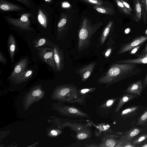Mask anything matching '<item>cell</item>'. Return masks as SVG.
Returning <instances> with one entry per match:
<instances>
[{
  "label": "cell",
  "mask_w": 147,
  "mask_h": 147,
  "mask_svg": "<svg viewBox=\"0 0 147 147\" xmlns=\"http://www.w3.org/2000/svg\"><path fill=\"white\" fill-rule=\"evenodd\" d=\"M139 108V107H132L126 109L122 112L121 115L122 116L128 115L131 114L136 111Z\"/></svg>",
  "instance_id": "484cf974"
},
{
  "label": "cell",
  "mask_w": 147,
  "mask_h": 147,
  "mask_svg": "<svg viewBox=\"0 0 147 147\" xmlns=\"http://www.w3.org/2000/svg\"><path fill=\"white\" fill-rule=\"evenodd\" d=\"M67 22L66 19L63 18L59 23L58 24V27L61 28Z\"/></svg>",
  "instance_id": "836d02e7"
},
{
  "label": "cell",
  "mask_w": 147,
  "mask_h": 147,
  "mask_svg": "<svg viewBox=\"0 0 147 147\" xmlns=\"http://www.w3.org/2000/svg\"><path fill=\"white\" fill-rule=\"evenodd\" d=\"M142 72L136 63L115 64L112 65L108 71L102 74L97 82L109 85Z\"/></svg>",
  "instance_id": "6da1fadb"
},
{
  "label": "cell",
  "mask_w": 147,
  "mask_h": 147,
  "mask_svg": "<svg viewBox=\"0 0 147 147\" xmlns=\"http://www.w3.org/2000/svg\"><path fill=\"white\" fill-rule=\"evenodd\" d=\"M115 146L122 147H134L136 146L132 144L131 142L126 141L123 139L119 142Z\"/></svg>",
  "instance_id": "cb8c5ba5"
},
{
  "label": "cell",
  "mask_w": 147,
  "mask_h": 147,
  "mask_svg": "<svg viewBox=\"0 0 147 147\" xmlns=\"http://www.w3.org/2000/svg\"><path fill=\"white\" fill-rule=\"evenodd\" d=\"M48 0H45V1H48Z\"/></svg>",
  "instance_id": "f907efd6"
},
{
  "label": "cell",
  "mask_w": 147,
  "mask_h": 147,
  "mask_svg": "<svg viewBox=\"0 0 147 147\" xmlns=\"http://www.w3.org/2000/svg\"><path fill=\"white\" fill-rule=\"evenodd\" d=\"M135 97V96L131 94H127L123 96L119 101L116 109V111H118L124 104L134 98Z\"/></svg>",
  "instance_id": "ffe728a7"
},
{
  "label": "cell",
  "mask_w": 147,
  "mask_h": 147,
  "mask_svg": "<svg viewBox=\"0 0 147 147\" xmlns=\"http://www.w3.org/2000/svg\"><path fill=\"white\" fill-rule=\"evenodd\" d=\"M38 21L41 24L44 28H46L47 26V22L46 18L42 13L40 11L38 16Z\"/></svg>",
  "instance_id": "d4e9b609"
},
{
  "label": "cell",
  "mask_w": 147,
  "mask_h": 147,
  "mask_svg": "<svg viewBox=\"0 0 147 147\" xmlns=\"http://www.w3.org/2000/svg\"><path fill=\"white\" fill-rule=\"evenodd\" d=\"M16 46V42L12 34H11L8 38V46L10 57L12 62L13 61Z\"/></svg>",
  "instance_id": "9a60e30c"
},
{
  "label": "cell",
  "mask_w": 147,
  "mask_h": 147,
  "mask_svg": "<svg viewBox=\"0 0 147 147\" xmlns=\"http://www.w3.org/2000/svg\"><path fill=\"white\" fill-rule=\"evenodd\" d=\"M143 88L142 82L139 80L133 83L127 88L126 92H127L140 95Z\"/></svg>",
  "instance_id": "8fae6325"
},
{
  "label": "cell",
  "mask_w": 147,
  "mask_h": 147,
  "mask_svg": "<svg viewBox=\"0 0 147 147\" xmlns=\"http://www.w3.org/2000/svg\"><path fill=\"white\" fill-rule=\"evenodd\" d=\"M28 63V59L24 58L22 59L16 65L14 69L9 77V79L13 81L20 74L26 70Z\"/></svg>",
  "instance_id": "8992f818"
},
{
  "label": "cell",
  "mask_w": 147,
  "mask_h": 147,
  "mask_svg": "<svg viewBox=\"0 0 147 147\" xmlns=\"http://www.w3.org/2000/svg\"><path fill=\"white\" fill-rule=\"evenodd\" d=\"M53 55L56 70L60 71L63 69L64 65L63 55L60 49L55 46L53 49Z\"/></svg>",
  "instance_id": "ba28073f"
},
{
  "label": "cell",
  "mask_w": 147,
  "mask_h": 147,
  "mask_svg": "<svg viewBox=\"0 0 147 147\" xmlns=\"http://www.w3.org/2000/svg\"><path fill=\"white\" fill-rule=\"evenodd\" d=\"M41 90L39 89H36L34 90L32 92V95L34 96H39L41 94Z\"/></svg>",
  "instance_id": "d6a6232c"
},
{
  "label": "cell",
  "mask_w": 147,
  "mask_h": 147,
  "mask_svg": "<svg viewBox=\"0 0 147 147\" xmlns=\"http://www.w3.org/2000/svg\"><path fill=\"white\" fill-rule=\"evenodd\" d=\"M115 140L113 139H110L107 140L105 144L106 146L108 147H113L115 146L116 144L118 143Z\"/></svg>",
  "instance_id": "f1b7e54d"
},
{
  "label": "cell",
  "mask_w": 147,
  "mask_h": 147,
  "mask_svg": "<svg viewBox=\"0 0 147 147\" xmlns=\"http://www.w3.org/2000/svg\"><path fill=\"white\" fill-rule=\"evenodd\" d=\"M62 110L66 115L72 117H88L89 116L77 108L70 107H65Z\"/></svg>",
  "instance_id": "9c48e42d"
},
{
  "label": "cell",
  "mask_w": 147,
  "mask_h": 147,
  "mask_svg": "<svg viewBox=\"0 0 147 147\" xmlns=\"http://www.w3.org/2000/svg\"><path fill=\"white\" fill-rule=\"evenodd\" d=\"M147 40V36H142L135 38L133 40L123 45L119 49L117 54H120L131 50Z\"/></svg>",
  "instance_id": "5b68a950"
},
{
  "label": "cell",
  "mask_w": 147,
  "mask_h": 147,
  "mask_svg": "<svg viewBox=\"0 0 147 147\" xmlns=\"http://www.w3.org/2000/svg\"><path fill=\"white\" fill-rule=\"evenodd\" d=\"M46 40L45 38H41L39 40L34 47H37L43 45L46 42Z\"/></svg>",
  "instance_id": "4dcf8cb0"
},
{
  "label": "cell",
  "mask_w": 147,
  "mask_h": 147,
  "mask_svg": "<svg viewBox=\"0 0 147 147\" xmlns=\"http://www.w3.org/2000/svg\"><path fill=\"white\" fill-rule=\"evenodd\" d=\"M114 0L119 9L122 13L127 16L133 15V14L129 11L120 0Z\"/></svg>",
  "instance_id": "7402d4cb"
},
{
  "label": "cell",
  "mask_w": 147,
  "mask_h": 147,
  "mask_svg": "<svg viewBox=\"0 0 147 147\" xmlns=\"http://www.w3.org/2000/svg\"><path fill=\"white\" fill-rule=\"evenodd\" d=\"M95 88H92L90 89H85L81 90L80 91V92L82 94H85L89 92H91V91H93L94 89Z\"/></svg>",
  "instance_id": "e575fe53"
},
{
  "label": "cell",
  "mask_w": 147,
  "mask_h": 147,
  "mask_svg": "<svg viewBox=\"0 0 147 147\" xmlns=\"http://www.w3.org/2000/svg\"><path fill=\"white\" fill-rule=\"evenodd\" d=\"M124 5L125 6L127 9L129 11L132 13V9L129 4L126 1L123 0H120Z\"/></svg>",
  "instance_id": "1f68e13d"
},
{
  "label": "cell",
  "mask_w": 147,
  "mask_h": 147,
  "mask_svg": "<svg viewBox=\"0 0 147 147\" xmlns=\"http://www.w3.org/2000/svg\"><path fill=\"white\" fill-rule=\"evenodd\" d=\"M0 8L5 11H11L20 10L22 8L14 4L8 3L3 0L0 1Z\"/></svg>",
  "instance_id": "5bb4252c"
},
{
  "label": "cell",
  "mask_w": 147,
  "mask_h": 147,
  "mask_svg": "<svg viewBox=\"0 0 147 147\" xmlns=\"http://www.w3.org/2000/svg\"><path fill=\"white\" fill-rule=\"evenodd\" d=\"M19 1H20L26 5L27 6H29V2L28 0H16Z\"/></svg>",
  "instance_id": "74e56055"
},
{
  "label": "cell",
  "mask_w": 147,
  "mask_h": 147,
  "mask_svg": "<svg viewBox=\"0 0 147 147\" xmlns=\"http://www.w3.org/2000/svg\"><path fill=\"white\" fill-rule=\"evenodd\" d=\"M96 64L95 62L91 63L77 70V73L79 74L80 76L82 81H85L90 77L96 66Z\"/></svg>",
  "instance_id": "52a82bcc"
},
{
  "label": "cell",
  "mask_w": 147,
  "mask_h": 147,
  "mask_svg": "<svg viewBox=\"0 0 147 147\" xmlns=\"http://www.w3.org/2000/svg\"><path fill=\"white\" fill-rule=\"evenodd\" d=\"M140 47V46L139 45L131 50V51L130 52V54H133L135 53L138 50Z\"/></svg>",
  "instance_id": "8d00e7d4"
},
{
  "label": "cell",
  "mask_w": 147,
  "mask_h": 147,
  "mask_svg": "<svg viewBox=\"0 0 147 147\" xmlns=\"http://www.w3.org/2000/svg\"><path fill=\"white\" fill-rule=\"evenodd\" d=\"M133 1L134 13L133 14L132 19L134 21L139 22L142 19L141 0Z\"/></svg>",
  "instance_id": "30bf717a"
},
{
  "label": "cell",
  "mask_w": 147,
  "mask_h": 147,
  "mask_svg": "<svg viewBox=\"0 0 147 147\" xmlns=\"http://www.w3.org/2000/svg\"><path fill=\"white\" fill-rule=\"evenodd\" d=\"M37 49L38 54L41 59L54 70H56V67L53 57V50L46 47L38 48Z\"/></svg>",
  "instance_id": "277c9868"
},
{
  "label": "cell",
  "mask_w": 147,
  "mask_h": 147,
  "mask_svg": "<svg viewBox=\"0 0 147 147\" xmlns=\"http://www.w3.org/2000/svg\"><path fill=\"white\" fill-rule=\"evenodd\" d=\"M112 51V49L111 48L108 49L105 53V56L106 57H108L111 54Z\"/></svg>",
  "instance_id": "f35d334b"
},
{
  "label": "cell",
  "mask_w": 147,
  "mask_h": 147,
  "mask_svg": "<svg viewBox=\"0 0 147 147\" xmlns=\"http://www.w3.org/2000/svg\"><path fill=\"white\" fill-rule=\"evenodd\" d=\"M142 17L145 25L147 24V0H141Z\"/></svg>",
  "instance_id": "44dd1931"
},
{
  "label": "cell",
  "mask_w": 147,
  "mask_h": 147,
  "mask_svg": "<svg viewBox=\"0 0 147 147\" xmlns=\"http://www.w3.org/2000/svg\"><path fill=\"white\" fill-rule=\"evenodd\" d=\"M0 61L1 62L4 63L6 62V60L1 54V52L0 53Z\"/></svg>",
  "instance_id": "ab89813d"
},
{
  "label": "cell",
  "mask_w": 147,
  "mask_h": 147,
  "mask_svg": "<svg viewBox=\"0 0 147 147\" xmlns=\"http://www.w3.org/2000/svg\"><path fill=\"white\" fill-rule=\"evenodd\" d=\"M99 22L92 25L86 17L82 22L78 34V49L81 51L88 48L90 44L92 36L102 24Z\"/></svg>",
  "instance_id": "7a4b0ae2"
},
{
  "label": "cell",
  "mask_w": 147,
  "mask_h": 147,
  "mask_svg": "<svg viewBox=\"0 0 147 147\" xmlns=\"http://www.w3.org/2000/svg\"><path fill=\"white\" fill-rule=\"evenodd\" d=\"M114 99H110L107 101L106 103V105L107 107L111 106L114 102Z\"/></svg>",
  "instance_id": "d590c367"
},
{
  "label": "cell",
  "mask_w": 147,
  "mask_h": 147,
  "mask_svg": "<svg viewBox=\"0 0 147 147\" xmlns=\"http://www.w3.org/2000/svg\"><path fill=\"white\" fill-rule=\"evenodd\" d=\"M142 147H147V143L141 146Z\"/></svg>",
  "instance_id": "7dc6e473"
},
{
  "label": "cell",
  "mask_w": 147,
  "mask_h": 147,
  "mask_svg": "<svg viewBox=\"0 0 147 147\" xmlns=\"http://www.w3.org/2000/svg\"><path fill=\"white\" fill-rule=\"evenodd\" d=\"M141 130L139 128H135L131 130L123 138V139L131 142L133 138L141 132Z\"/></svg>",
  "instance_id": "ac0fdd59"
},
{
  "label": "cell",
  "mask_w": 147,
  "mask_h": 147,
  "mask_svg": "<svg viewBox=\"0 0 147 147\" xmlns=\"http://www.w3.org/2000/svg\"><path fill=\"white\" fill-rule=\"evenodd\" d=\"M57 93L58 97L64 99L65 97L66 100L67 96V101L75 102L76 101L74 100L75 99L78 102H80L82 100V98H79L77 87L72 84L60 87L58 89Z\"/></svg>",
  "instance_id": "3957f363"
},
{
  "label": "cell",
  "mask_w": 147,
  "mask_h": 147,
  "mask_svg": "<svg viewBox=\"0 0 147 147\" xmlns=\"http://www.w3.org/2000/svg\"><path fill=\"white\" fill-rule=\"evenodd\" d=\"M113 21H109L105 27L100 38V44L102 45L107 38L112 26Z\"/></svg>",
  "instance_id": "2e32d148"
},
{
  "label": "cell",
  "mask_w": 147,
  "mask_h": 147,
  "mask_svg": "<svg viewBox=\"0 0 147 147\" xmlns=\"http://www.w3.org/2000/svg\"><path fill=\"white\" fill-rule=\"evenodd\" d=\"M145 33L147 35V29L146 30V31L145 32Z\"/></svg>",
  "instance_id": "681fc988"
},
{
  "label": "cell",
  "mask_w": 147,
  "mask_h": 147,
  "mask_svg": "<svg viewBox=\"0 0 147 147\" xmlns=\"http://www.w3.org/2000/svg\"><path fill=\"white\" fill-rule=\"evenodd\" d=\"M136 125H147V110L139 118Z\"/></svg>",
  "instance_id": "603a6c76"
},
{
  "label": "cell",
  "mask_w": 147,
  "mask_h": 147,
  "mask_svg": "<svg viewBox=\"0 0 147 147\" xmlns=\"http://www.w3.org/2000/svg\"><path fill=\"white\" fill-rule=\"evenodd\" d=\"M93 8L98 12L106 15L112 16L115 13L114 10L109 7H105L100 5H94Z\"/></svg>",
  "instance_id": "e0dca14e"
},
{
  "label": "cell",
  "mask_w": 147,
  "mask_h": 147,
  "mask_svg": "<svg viewBox=\"0 0 147 147\" xmlns=\"http://www.w3.org/2000/svg\"><path fill=\"white\" fill-rule=\"evenodd\" d=\"M8 20L12 24L22 29L30 30L31 29L29 26L30 24V22H24L22 21L20 19H15L9 18L8 19Z\"/></svg>",
  "instance_id": "7c38bea8"
},
{
  "label": "cell",
  "mask_w": 147,
  "mask_h": 147,
  "mask_svg": "<svg viewBox=\"0 0 147 147\" xmlns=\"http://www.w3.org/2000/svg\"><path fill=\"white\" fill-rule=\"evenodd\" d=\"M85 3L95 5L102 6L103 2L101 0H80Z\"/></svg>",
  "instance_id": "83f0119b"
},
{
  "label": "cell",
  "mask_w": 147,
  "mask_h": 147,
  "mask_svg": "<svg viewBox=\"0 0 147 147\" xmlns=\"http://www.w3.org/2000/svg\"><path fill=\"white\" fill-rule=\"evenodd\" d=\"M146 139H147V134H144L139 136L134 140L133 141V144L134 145L139 144Z\"/></svg>",
  "instance_id": "4316f807"
},
{
  "label": "cell",
  "mask_w": 147,
  "mask_h": 147,
  "mask_svg": "<svg viewBox=\"0 0 147 147\" xmlns=\"http://www.w3.org/2000/svg\"><path fill=\"white\" fill-rule=\"evenodd\" d=\"M52 135L54 136H56L57 135V132L55 130H53L51 131Z\"/></svg>",
  "instance_id": "ee69618b"
},
{
  "label": "cell",
  "mask_w": 147,
  "mask_h": 147,
  "mask_svg": "<svg viewBox=\"0 0 147 147\" xmlns=\"http://www.w3.org/2000/svg\"><path fill=\"white\" fill-rule=\"evenodd\" d=\"M32 70L26 69L18 76L13 81L17 83L22 82L29 78L32 76Z\"/></svg>",
  "instance_id": "4fadbf2b"
},
{
  "label": "cell",
  "mask_w": 147,
  "mask_h": 147,
  "mask_svg": "<svg viewBox=\"0 0 147 147\" xmlns=\"http://www.w3.org/2000/svg\"><path fill=\"white\" fill-rule=\"evenodd\" d=\"M117 63H134L136 64H147V58L146 57H138L137 58L128 59L118 61Z\"/></svg>",
  "instance_id": "d6986e66"
},
{
  "label": "cell",
  "mask_w": 147,
  "mask_h": 147,
  "mask_svg": "<svg viewBox=\"0 0 147 147\" xmlns=\"http://www.w3.org/2000/svg\"><path fill=\"white\" fill-rule=\"evenodd\" d=\"M143 85L144 86H146L147 85V74L144 80Z\"/></svg>",
  "instance_id": "7bdbcfd3"
},
{
  "label": "cell",
  "mask_w": 147,
  "mask_h": 147,
  "mask_svg": "<svg viewBox=\"0 0 147 147\" xmlns=\"http://www.w3.org/2000/svg\"><path fill=\"white\" fill-rule=\"evenodd\" d=\"M137 57H146L147 58V53L138 55H137Z\"/></svg>",
  "instance_id": "60d3db41"
},
{
  "label": "cell",
  "mask_w": 147,
  "mask_h": 147,
  "mask_svg": "<svg viewBox=\"0 0 147 147\" xmlns=\"http://www.w3.org/2000/svg\"><path fill=\"white\" fill-rule=\"evenodd\" d=\"M88 137V134L86 133H80L78 134L77 137L80 140L85 139Z\"/></svg>",
  "instance_id": "f546056e"
},
{
  "label": "cell",
  "mask_w": 147,
  "mask_h": 147,
  "mask_svg": "<svg viewBox=\"0 0 147 147\" xmlns=\"http://www.w3.org/2000/svg\"><path fill=\"white\" fill-rule=\"evenodd\" d=\"M63 6V7H70V4L67 2L63 3L62 4Z\"/></svg>",
  "instance_id": "b9f144b4"
},
{
  "label": "cell",
  "mask_w": 147,
  "mask_h": 147,
  "mask_svg": "<svg viewBox=\"0 0 147 147\" xmlns=\"http://www.w3.org/2000/svg\"><path fill=\"white\" fill-rule=\"evenodd\" d=\"M147 53V45L142 54L145 53Z\"/></svg>",
  "instance_id": "bcb514c9"
},
{
  "label": "cell",
  "mask_w": 147,
  "mask_h": 147,
  "mask_svg": "<svg viewBox=\"0 0 147 147\" xmlns=\"http://www.w3.org/2000/svg\"><path fill=\"white\" fill-rule=\"evenodd\" d=\"M123 0L126 1V2H127V3L128 2V1L127 0Z\"/></svg>",
  "instance_id": "c3c4849f"
},
{
  "label": "cell",
  "mask_w": 147,
  "mask_h": 147,
  "mask_svg": "<svg viewBox=\"0 0 147 147\" xmlns=\"http://www.w3.org/2000/svg\"><path fill=\"white\" fill-rule=\"evenodd\" d=\"M130 31V29L129 28H128L125 29V32L126 34L128 33Z\"/></svg>",
  "instance_id": "f6af8a7d"
}]
</instances>
